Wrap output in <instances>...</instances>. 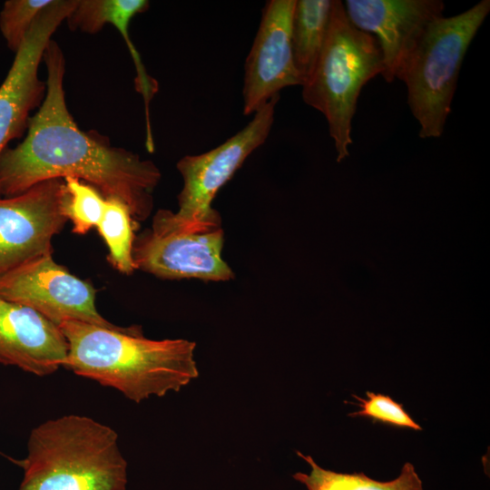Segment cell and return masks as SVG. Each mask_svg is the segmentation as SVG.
Listing matches in <instances>:
<instances>
[{"mask_svg": "<svg viewBox=\"0 0 490 490\" xmlns=\"http://www.w3.org/2000/svg\"><path fill=\"white\" fill-rule=\"evenodd\" d=\"M47 78L38 111L29 118L26 136L0 155V197L23 193L50 179L73 177L94 187L105 199L129 209L136 222L153 209L162 174L156 164L124 148L113 146L94 132L79 128L65 101V59L51 40L44 53Z\"/></svg>", "mask_w": 490, "mask_h": 490, "instance_id": "obj_1", "label": "cell"}, {"mask_svg": "<svg viewBox=\"0 0 490 490\" xmlns=\"http://www.w3.org/2000/svg\"><path fill=\"white\" fill-rule=\"evenodd\" d=\"M59 327L68 344L64 368L133 402L178 392L199 376L193 341L147 338L139 325L108 328L65 320Z\"/></svg>", "mask_w": 490, "mask_h": 490, "instance_id": "obj_2", "label": "cell"}, {"mask_svg": "<svg viewBox=\"0 0 490 490\" xmlns=\"http://www.w3.org/2000/svg\"><path fill=\"white\" fill-rule=\"evenodd\" d=\"M19 490H126L127 461L114 429L70 414L32 429Z\"/></svg>", "mask_w": 490, "mask_h": 490, "instance_id": "obj_3", "label": "cell"}, {"mask_svg": "<svg viewBox=\"0 0 490 490\" xmlns=\"http://www.w3.org/2000/svg\"><path fill=\"white\" fill-rule=\"evenodd\" d=\"M382 72V54L375 37L355 27L344 4L332 0L323 47L301 86L303 101L328 122L338 162L349 155L351 122L360 91Z\"/></svg>", "mask_w": 490, "mask_h": 490, "instance_id": "obj_4", "label": "cell"}, {"mask_svg": "<svg viewBox=\"0 0 490 490\" xmlns=\"http://www.w3.org/2000/svg\"><path fill=\"white\" fill-rule=\"evenodd\" d=\"M489 12L490 1L482 0L459 15L436 18L398 70L419 137L443 134L463 60Z\"/></svg>", "mask_w": 490, "mask_h": 490, "instance_id": "obj_5", "label": "cell"}, {"mask_svg": "<svg viewBox=\"0 0 490 490\" xmlns=\"http://www.w3.org/2000/svg\"><path fill=\"white\" fill-rule=\"evenodd\" d=\"M279 100V94L272 97L253 114L246 126L216 148L199 155L182 157L177 162L183 180L178 195V211L162 209L153 217L180 229L221 224L220 216L211 202L250 154L267 140Z\"/></svg>", "mask_w": 490, "mask_h": 490, "instance_id": "obj_6", "label": "cell"}, {"mask_svg": "<svg viewBox=\"0 0 490 490\" xmlns=\"http://www.w3.org/2000/svg\"><path fill=\"white\" fill-rule=\"evenodd\" d=\"M223 245L221 225L186 230L152 221L135 235L132 260L136 270L164 279L227 281L234 272L222 259Z\"/></svg>", "mask_w": 490, "mask_h": 490, "instance_id": "obj_7", "label": "cell"}, {"mask_svg": "<svg viewBox=\"0 0 490 490\" xmlns=\"http://www.w3.org/2000/svg\"><path fill=\"white\" fill-rule=\"evenodd\" d=\"M65 197L64 179H50L0 198V277L53 254V238L68 221L63 211Z\"/></svg>", "mask_w": 490, "mask_h": 490, "instance_id": "obj_8", "label": "cell"}, {"mask_svg": "<svg viewBox=\"0 0 490 490\" xmlns=\"http://www.w3.org/2000/svg\"><path fill=\"white\" fill-rule=\"evenodd\" d=\"M96 289L52 254L38 258L0 277V297L26 306L56 325L78 320L103 328L120 326L104 318L95 307Z\"/></svg>", "mask_w": 490, "mask_h": 490, "instance_id": "obj_9", "label": "cell"}, {"mask_svg": "<svg viewBox=\"0 0 490 490\" xmlns=\"http://www.w3.org/2000/svg\"><path fill=\"white\" fill-rule=\"evenodd\" d=\"M78 0H54L36 18L0 85V155L27 129L31 111L41 105L45 83L38 69L52 36Z\"/></svg>", "mask_w": 490, "mask_h": 490, "instance_id": "obj_10", "label": "cell"}, {"mask_svg": "<svg viewBox=\"0 0 490 490\" xmlns=\"http://www.w3.org/2000/svg\"><path fill=\"white\" fill-rule=\"evenodd\" d=\"M296 0H270L244 65L243 114H254L283 88L301 85L291 49Z\"/></svg>", "mask_w": 490, "mask_h": 490, "instance_id": "obj_11", "label": "cell"}, {"mask_svg": "<svg viewBox=\"0 0 490 490\" xmlns=\"http://www.w3.org/2000/svg\"><path fill=\"white\" fill-rule=\"evenodd\" d=\"M346 14L358 29L375 37L383 60L381 75L395 80L427 25L443 16L441 0H347Z\"/></svg>", "mask_w": 490, "mask_h": 490, "instance_id": "obj_12", "label": "cell"}, {"mask_svg": "<svg viewBox=\"0 0 490 490\" xmlns=\"http://www.w3.org/2000/svg\"><path fill=\"white\" fill-rule=\"evenodd\" d=\"M67 353L58 325L0 297V364L44 377L64 367Z\"/></svg>", "mask_w": 490, "mask_h": 490, "instance_id": "obj_13", "label": "cell"}, {"mask_svg": "<svg viewBox=\"0 0 490 490\" xmlns=\"http://www.w3.org/2000/svg\"><path fill=\"white\" fill-rule=\"evenodd\" d=\"M150 6L147 0H78L66 22L73 30L96 34L106 24L114 26L124 40L135 65L134 86L143 99L145 111V145L148 152L154 150L152 132L150 103L159 90L157 81L150 76L141 55L130 37V23L138 14Z\"/></svg>", "mask_w": 490, "mask_h": 490, "instance_id": "obj_14", "label": "cell"}, {"mask_svg": "<svg viewBox=\"0 0 490 490\" xmlns=\"http://www.w3.org/2000/svg\"><path fill=\"white\" fill-rule=\"evenodd\" d=\"M331 5L332 0H296L291 19V49L302 84L311 74L323 47Z\"/></svg>", "mask_w": 490, "mask_h": 490, "instance_id": "obj_15", "label": "cell"}, {"mask_svg": "<svg viewBox=\"0 0 490 490\" xmlns=\"http://www.w3.org/2000/svg\"><path fill=\"white\" fill-rule=\"evenodd\" d=\"M310 466L309 474L297 472L293 478L308 490H424L415 466L407 462L397 477L377 481L364 473H338L319 466L310 456L296 452Z\"/></svg>", "mask_w": 490, "mask_h": 490, "instance_id": "obj_16", "label": "cell"}, {"mask_svg": "<svg viewBox=\"0 0 490 490\" xmlns=\"http://www.w3.org/2000/svg\"><path fill=\"white\" fill-rule=\"evenodd\" d=\"M138 224L125 204L115 199H105L103 215L96 229L107 245L110 264L122 274H132L136 270L132 245Z\"/></svg>", "mask_w": 490, "mask_h": 490, "instance_id": "obj_17", "label": "cell"}, {"mask_svg": "<svg viewBox=\"0 0 490 490\" xmlns=\"http://www.w3.org/2000/svg\"><path fill=\"white\" fill-rule=\"evenodd\" d=\"M64 181L66 188L64 214L72 222L74 233L86 234L102 220L105 198L94 187L79 179L67 177Z\"/></svg>", "mask_w": 490, "mask_h": 490, "instance_id": "obj_18", "label": "cell"}, {"mask_svg": "<svg viewBox=\"0 0 490 490\" xmlns=\"http://www.w3.org/2000/svg\"><path fill=\"white\" fill-rule=\"evenodd\" d=\"M54 0H7L0 12V30L7 46L16 53L38 15Z\"/></svg>", "mask_w": 490, "mask_h": 490, "instance_id": "obj_19", "label": "cell"}, {"mask_svg": "<svg viewBox=\"0 0 490 490\" xmlns=\"http://www.w3.org/2000/svg\"><path fill=\"white\" fill-rule=\"evenodd\" d=\"M367 397L353 395L359 404L360 410L349 414V416L370 417L377 421L398 427L422 430V427L405 410L402 404L381 393L367 391Z\"/></svg>", "mask_w": 490, "mask_h": 490, "instance_id": "obj_20", "label": "cell"}]
</instances>
